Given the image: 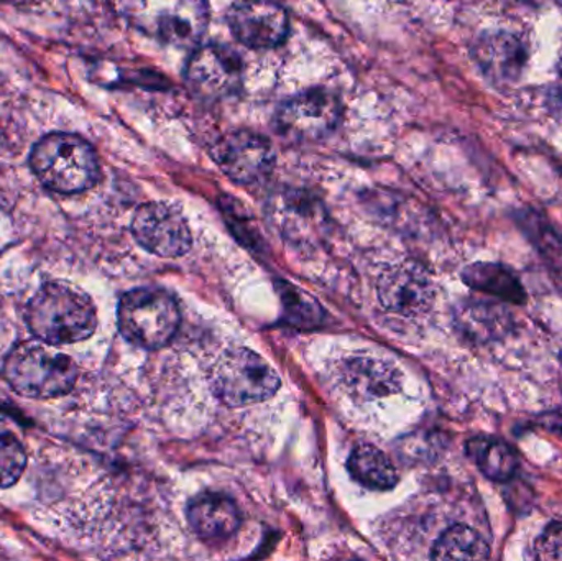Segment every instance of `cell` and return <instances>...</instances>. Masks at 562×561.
I'll return each instance as SVG.
<instances>
[{"label": "cell", "instance_id": "cell-1", "mask_svg": "<svg viewBox=\"0 0 562 561\" xmlns=\"http://www.w3.org/2000/svg\"><path fill=\"white\" fill-rule=\"evenodd\" d=\"M25 319L30 333L49 346L86 341L98 328V312L89 295L59 280L40 287L26 305Z\"/></svg>", "mask_w": 562, "mask_h": 561}, {"label": "cell", "instance_id": "cell-2", "mask_svg": "<svg viewBox=\"0 0 562 561\" xmlns=\"http://www.w3.org/2000/svg\"><path fill=\"white\" fill-rule=\"evenodd\" d=\"M30 167L48 190L76 194L94 187L99 160L92 145L76 134L45 135L30 154Z\"/></svg>", "mask_w": 562, "mask_h": 561}, {"label": "cell", "instance_id": "cell-3", "mask_svg": "<svg viewBox=\"0 0 562 561\" xmlns=\"http://www.w3.org/2000/svg\"><path fill=\"white\" fill-rule=\"evenodd\" d=\"M122 15L155 42L196 48L210 25L206 0H121Z\"/></svg>", "mask_w": 562, "mask_h": 561}, {"label": "cell", "instance_id": "cell-4", "mask_svg": "<svg viewBox=\"0 0 562 561\" xmlns=\"http://www.w3.org/2000/svg\"><path fill=\"white\" fill-rule=\"evenodd\" d=\"M3 375L22 397L49 401L72 391L78 366L69 356L40 343H22L7 356Z\"/></svg>", "mask_w": 562, "mask_h": 561}, {"label": "cell", "instance_id": "cell-5", "mask_svg": "<svg viewBox=\"0 0 562 561\" xmlns=\"http://www.w3.org/2000/svg\"><path fill=\"white\" fill-rule=\"evenodd\" d=\"M119 329L138 348L160 349L170 345L180 328L177 300L161 289H135L119 302Z\"/></svg>", "mask_w": 562, "mask_h": 561}, {"label": "cell", "instance_id": "cell-6", "mask_svg": "<svg viewBox=\"0 0 562 561\" xmlns=\"http://www.w3.org/2000/svg\"><path fill=\"white\" fill-rule=\"evenodd\" d=\"M216 397L229 407L269 401L280 389L276 369L250 349H234L221 356L213 374Z\"/></svg>", "mask_w": 562, "mask_h": 561}, {"label": "cell", "instance_id": "cell-7", "mask_svg": "<svg viewBox=\"0 0 562 561\" xmlns=\"http://www.w3.org/2000/svg\"><path fill=\"white\" fill-rule=\"evenodd\" d=\"M344 117V105L327 89H310L294 94L280 105L276 127L293 144H316L330 137Z\"/></svg>", "mask_w": 562, "mask_h": 561}, {"label": "cell", "instance_id": "cell-8", "mask_svg": "<svg viewBox=\"0 0 562 561\" xmlns=\"http://www.w3.org/2000/svg\"><path fill=\"white\" fill-rule=\"evenodd\" d=\"M184 81L196 98L223 101L243 88V59L234 49L217 43L198 45L184 69Z\"/></svg>", "mask_w": 562, "mask_h": 561}, {"label": "cell", "instance_id": "cell-9", "mask_svg": "<svg viewBox=\"0 0 562 561\" xmlns=\"http://www.w3.org/2000/svg\"><path fill=\"white\" fill-rule=\"evenodd\" d=\"M214 164L234 183L257 184L270 177L277 155L269 138L252 131H233L211 148Z\"/></svg>", "mask_w": 562, "mask_h": 561}, {"label": "cell", "instance_id": "cell-10", "mask_svg": "<svg viewBox=\"0 0 562 561\" xmlns=\"http://www.w3.org/2000/svg\"><path fill=\"white\" fill-rule=\"evenodd\" d=\"M131 229L135 240L158 257L184 256L193 243L187 220L170 204H142L135 211Z\"/></svg>", "mask_w": 562, "mask_h": 561}, {"label": "cell", "instance_id": "cell-11", "mask_svg": "<svg viewBox=\"0 0 562 561\" xmlns=\"http://www.w3.org/2000/svg\"><path fill=\"white\" fill-rule=\"evenodd\" d=\"M227 23L233 35L252 49L277 48L290 33V15L277 0H234Z\"/></svg>", "mask_w": 562, "mask_h": 561}, {"label": "cell", "instance_id": "cell-12", "mask_svg": "<svg viewBox=\"0 0 562 561\" xmlns=\"http://www.w3.org/2000/svg\"><path fill=\"white\" fill-rule=\"evenodd\" d=\"M380 303L396 315H425L435 303L436 290L425 267L402 262L389 267L376 283Z\"/></svg>", "mask_w": 562, "mask_h": 561}, {"label": "cell", "instance_id": "cell-13", "mask_svg": "<svg viewBox=\"0 0 562 561\" xmlns=\"http://www.w3.org/2000/svg\"><path fill=\"white\" fill-rule=\"evenodd\" d=\"M472 56L488 81L512 86L520 81L528 65V49L524 40L507 30L479 36L472 46Z\"/></svg>", "mask_w": 562, "mask_h": 561}, {"label": "cell", "instance_id": "cell-14", "mask_svg": "<svg viewBox=\"0 0 562 561\" xmlns=\"http://www.w3.org/2000/svg\"><path fill=\"white\" fill-rule=\"evenodd\" d=\"M454 325L459 335L482 346L510 335L515 322L507 306L487 300H464L456 306Z\"/></svg>", "mask_w": 562, "mask_h": 561}, {"label": "cell", "instance_id": "cell-15", "mask_svg": "<svg viewBox=\"0 0 562 561\" xmlns=\"http://www.w3.org/2000/svg\"><path fill=\"white\" fill-rule=\"evenodd\" d=\"M191 529L204 540H224L239 530V507L224 494H201L188 506Z\"/></svg>", "mask_w": 562, "mask_h": 561}, {"label": "cell", "instance_id": "cell-16", "mask_svg": "<svg viewBox=\"0 0 562 561\" xmlns=\"http://www.w3.org/2000/svg\"><path fill=\"white\" fill-rule=\"evenodd\" d=\"M350 392L363 401L390 397L402 389V374L395 366L372 356L350 359L344 368Z\"/></svg>", "mask_w": 562, "mask_h": 561}, {"label": "cell", "instance_id": "cell-17", "mask_svg": "<svg viewBox=\"0 0 562 561\" xmlns=\"http://www.w3.org/2000/svg\"><path fill=\"white\" fill-rule=\"evenodd\" d=\"M462 282L469 289L484 295L494 296L510 305H525L527 303V290L521 283L520 277L495 262H475L462 270Z\"/></svg>", "mask_w": 562, "mask_h": 561}, {"label": "cell", "instance_id": "cell-18", "mask_svg": "<svg viewBox=\"0 0 562 561\" xmlns=\"http://www.w3.org/2000/svg\"><path fill=\"white\" fill-rule=\"evenodd\" d=\"M465 450L482 474L494 483H508L514 480L520 467L517 451L498 438L484 435L471 438Z\"/></svg>", "mask_w": 562, "mask_h": 561}, {"label": "cell", "instance_id": "cell-19", "mask_svg": "<svg viewBox=\"0 0 562 561\" xmlns=\"http://www.w3.org/2000/svg\"><path fill=\"white\" fill-rule=\"evenodd\" d=\"M518 227L537 250L548 269L562 280V233L540 211H518L515 214Z\"/></svg>", "mask_w": 562, "mask_h": 561}, {"label": "cell", "instance_id": "cell-20", "mask_svg": "<svg viewBox=\"0 0 562 561\" xmlns=\"http://www.w3.org/2000/svg\"><path fill=\"white\" fill-rule=\"evenodd\" d=\"M350 476L367 490L389 491L398 483L395 464L379 448L360 445L350 453L347 461Z\"/></svg>", "mask_w": 562, "mask_h": 561}, {"label": "cell", "instance_id": "cell-21", "mask_svg": "<svg viewBox=\"0 0 562 561\" xmlns=\"http://www.w3.org/2000/svg\"><path fill=\"white\" fill-rule=\"evenodd\" d=\"M435 560H488L491 547L477 530L468 526H452L432 547Z\"/></svg>", "mask_w": 562, "mask_h": 561}, {"label": "cell", "instance_id": "cell-22", "mask_svg": "<svg viewBox=\"0 0 562 561\" xmlns=\"http://www.w3.org/2000/svg\"><path fill=\"white\" fill-rule=\"evenodd\" d=\"M26 467V451L22 440L9 424L0 420V487L19 483Z\"/></svg>", "mask_w": 562, "mask_h": 561}, {"label": "cell", "instance_id": "cell-23", "mask_svg": "<svg viewBox=\"0 0 562 561\" xmlns=\"http://www.w3.org/2000/svg\"><path fill=\"white\" fill-rule=\"evenodd\" d=\"M535 559L562 561V519L548 524L537 542H535Z\"/></svg>", "mask_w": 562, "mask_h": 561}, {"label": "cell", "instance_id": "cell-24", "mask_svg": "<svg viewBox=\"0 0 562 561\" xmlns=\"http://www.w3.org/2000/svg\"><path fill=\"white\" fill-rule=\"evenodd\" d=\"M537 422L548 434L557 435L562 440V408L544 412V414L537 418Z\"/></svg>", "mask_w": 562, "mask_h": 561}, {"label": "cell", "instance_id": "cell-25", "mask_svg": "<svg viewBox=\"0 0 562 561\" xmlns=\"http://www.w3.org/2000/svg\"><path fill=\"white\" fill-rule=\"evenodd\" d=\"M505 2L512 3V5L528 7V9H540L547 0H505Z\"/></svg>", "mask_w": 562, "mask_h": 561}, {"label": "cell", "instance_id": "cell-26", "mask_svg": "<svg viewBox=\"0 0 562 561\" xmlns=\"http://www.w3.org/2000/svg\"><path fill=\"white\" fill-rule=\"evenodd\" d=\"M0 2L16 3V5H20V3H32L35 2V0H0Z\"/></svg>", "mask_w": 562, "mask_h": 561}, {"label": "cell", "instance_id": "cell-27", "mask_svg": "<svg viewBox=\"0 0 562 561\" xmlns=\"http://www.w3.org/2000/svg\"><path fill=\"white\" fill-rule=\"evenodd\" d=\"M558 72L562 76V46L560 52V58H558Z\"/></svg>", "mask_w": 562, "mask_h": 561}, {"label": "cell", "instance_id": "cell-28", "mask_svg": "<svg viewBox=\"0 0 562 561\" xmlns=\"http://www.w3.org/2000/svg\"><path fill=\"white\" fill-rule=\"evenodd\" d=\"M558 7H560L561 13H562V0H557Z\"/></svg>", "mask_w": 562, "mask_h": 561}, {"label": "cell", "instance_id": "cell-29", "mask_svg": "<svg viewBox=\"0 0 562 561\" xmlns=\"http://www.w3.org/2000/svg\"><path fill=\"white\" fill-rule=\"evenodd\" d=\"M560 361H561V364H562V351H561V355H560Z\"/></svg>", "mask_w": 562, "mask_h": 561}]
</instances>
